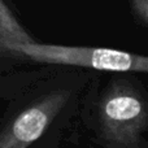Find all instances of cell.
<instances>
[{"instance_id":"obj_1","label":"cell","mask_w":148,"mask_h":148,"mask_svg":"<svg viewBox=\"0 0 148 148\" xmlns=\"http://www.w3.org/2000/svg\"><path fill=\"white\" fill-rule=\"evenodd\" d=\"M96 130L107 148H147L146 94L126 79H114L101 94L96 109Z\"/></svg>"},{"instance_id":"obj_2","label":"cell","mask_w":148,"mask_h":148,"mask_svg":"<svg viewBox=\"0 0 148 148\" xmlns=\"http://www.w3.org/2000/svg\"><path fill=\"white\" fill-rule=\"evenodd\" d=\"M9 55L43 64L88 68L103 72L147 73L148 70L146 56L109 48L40 44L33 40L13 44L9 48Z\"/></svg>"},{"instance_id":"obj_3","label":"cell","mask_w":148,"mask_h":148,"mask_svg":"<svg viewBox=\"0 0 148 148\" xmlns=\"http://www.w3.org/2000/svg\"><path fill=\"white\" fill-rule=\"evenodd\" d=\"M68 100L69 92L57 90L25 108L0 133V148H27L43 135Z\"/></svg>"},{"instance_id":"obj_4","label":"cell","mask_w":148,"mask_h":148,"mask_svg":"<svg viewBox=\"0 0 148 148\" xmlns=\"http://www.w3.org/2000/svg\"><path fill=\"white\" fill-rule=\"evenodd\" d=\"M33 40L34 39L20 25L5 3L0 0V53L9 55V48L13 44Z\"/></svg>"},{"instance_id":"obj_5","label":"cell","mask_w":148,"mask_h":148,"mask_svg":"<svg viewBox=\"0 0 148 148\" xmlns=\"http://www.w3.org/2000/svg\"><path fill=\"white\" fill-rule=\"evenodd\" d=\"M134 16L140 25L147 26L148 23V0H131Z\"/></svg>"}]
</instances>
